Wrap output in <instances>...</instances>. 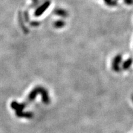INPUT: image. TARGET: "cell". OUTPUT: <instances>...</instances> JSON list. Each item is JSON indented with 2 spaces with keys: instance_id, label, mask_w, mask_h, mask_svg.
I'll return each mask as SVG.
<instances>
[{
  "instance_id": "obj_9",
  "label": "cell",
  "mask_w": 133,
  "mask_h": 133,
  "mask_svg": "<svg viewBox=\"0 0 133 133\" xmlns=\"http://www.w3.org/2000/svg\"><path fill=\"white\" fill-rule=\"evenodd\" d=\"M32 4H31V8H35V7H36V6H38V5L39 4V0H32Z\"/></svg>"
},
{
  "instance_id": "obj_10",
  "label": "cell",
  "mask_w": 133,
  "mask_h": 133,
  "mask_svg": "<svg viewBox=\"0 0 133 133\" xmlns=\"http://www.w3.org/2000/svg\"><path fill=\"white\" fill-rule=\"evenodd\" d=\"M39 25H40V22L38 21H32L30 22V25L32 26H35V27L38 26Z\"/></svg>"
},
{
  "instance_id": "obj_11",
  "label": "cell",
  "mask_w": 133,
  "mask_h": 133,
  "mask_svg": "<svg viewBox=\"0 0 133 133\" xmlns=\"http://www.w3.org/2000/svg\"><path fill=\"white\" fill-rule=\"evenodd\" d=\"M123 2L127 6H131L133 4V0H123Z\"/></svg>"
},
{
  "instance_id": "obj_2",
  "label": "cell",
  "mask_w": 133,
  "mask_h": 133,
  "mask_svg": "<svg viewBox=\"0 0 133 133\" xmlns=\"http://www.w3.org/2000/svg\"><path fill=\"white\" fill-rule=\"evenodd\" d=\"M122 56L120 54L116 55L114 57L112 62V69L115 72L118 73L120 72L121 68L120 66V64L122 61Z\"/></svg>"
},
{
  "instance_id": "obj_7",
  "label": "cell",
  "mask_w": 133,
  "mask_h": 133,
  "mask_svg": "<svg viewBox=\"0 0 133 133\" xmlns=\"http://www.w3.org/2000/svg\"><path fill=\"white\" fill-rule=\"evenodd\" d=\"M104 1L107 6H110V7L116 6L118 4L117 0H104Z\"/></svg>"
},
{
  "instance_id": "obj_8",
  "label": "cell",
  "mask_w": 133,
  "mask_h": 133,
  "mask_svg": "<svg viewBox=\"0 0 133 133\" xmlns=\"http://www.w3.org/2000/svg\"><path fill=\"white\" fill-rule=\"evenodd\" d=\"M19 22H20V24L21 25L22 29V30H24V32L25 33L29 32L28 29L25 26V25H24V21H23L22 19V17H21V16H20V14H19Z\"/></svg>"
},
{
  "instance_id": "obj_12",
  "label": "cell",
  "mask_w": 133,
  "mask_h": 133,
  "mask_svg": "<svg viewBox=\"0 0 133 133\" xmlns=\"http://www.w3.org/2000/svg\"><path fill=\"white\" fill-rule=\"evenodd\" d=\"M24 19H25V21L26 22H29V15L28 14V12L25 11V12H24Z\"/></svg>"
},
{
  "instance_id": "obj_1",
  "label": "cell",
  "mask_w": 133,
  "mask_h": 133,
  "mask_svg": "<svg viewBox=\"0 0 133 133\" xmlns=\"http://www.w3.org/2000/svg\"><path fill=\"white\" fill-rule=\"evenodd\" d=\"M51 2L50 0H46L42 4L39 5V6L36 8L34 12V16L35 17H39L42 15L43 13L45 12L50 6H51Z\"/></svg>"
},
{
  "instance_id": "obj_13",
  "label": "cell",
  "mask_w": 133,
  "mask_h": 133,
  "mask_svg": "<svg viewBox=\"0 0 133 133\" xmlns=\"http://www.w3.org/2000/svg\"><path fill=\"white\" fill-rule=\"evenodd\" d=\"M132 102H133V95L132 96Z\"/></svg>"
},
{
  "instance_id": "obj_4",
  "label": "cell",
  "mask_w": 133,
  "mask_h": 133,
  "mask_svg": "<svg viewBox=\"0 0 133 133\" xmlns=\"http://www.w3.org/2000/svg\"><path fill=\"white\" fill-rule=\"evenodd\" d=\"M53 13L56 16L61 17L62 18H66L69 16V13L65 9H62V8H56L53 11Z\"/></svg>"
},
{
  "instance_id": "obj_6",
  "label": "cell",
  "mask_w": 133,
  "mask_h": 133,
  "mask_svg": "<svg viewBox=\"0 0 133 133\" xmlns=\"http://www.w3.org/2000/svg\"><path fill=\"white\" fill-rule=\"evenodd\" d=\"M65 22L63 21V20H57V21H55L53 23V26L56 29H61V28H63L64 26H65Z\"/></svg>"
},
{
  "instance_id": "obj_3",
  "label": "cell",
  "mask_w": 133,
  "mask_h": 133,
  "mask_svg": "<svg viewBox=\"0 0 133 133\" xmlns=\"http://www.w3.org/2000/svg\"><path fill=\"white\" fill-rule=\"evenodd\" d=\"M39 94L41 96V99L42 101L44 104L48 105L51 102V99L48 94V91L46 90V88L42 87V86H39Z\"/></svg>"
},
{
  "instance_id": "obj_5",
  "label": "cell",
  "mask_w": 133,
  "mask_h": 133,
  "mask_svg": "<svg viewBox=\"0 0 133 133\" xmlns=\"http://www.w3.org/2000/svg\"><path fill=\"white\" fill-rule=\"evenodd\" d=\"M133 64V59L132 58H128L124 61L122 65H121V70H127L129 69V68L132 66Z\"/></svg>"
}]
</instances>
